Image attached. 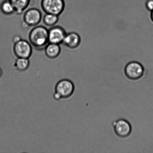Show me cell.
Here are the masks:
<instances>
[{
    "label": "cell",
    "mask_w": 153,
    "mask_h": 153,
    "mask_svg": "<svg viewBox=\"0 0 153 153\" xmlns=\"http://www.w3.org/2000/svg\"><path fill=\"white\" fill-rule=\"evenodd\" d=\"M41 5L46 13L59 16L63 12L65 4L64 0H42Z\"/></svg>",
    "instance_id": "obj_3"
},
{
    "label": "cell",
    "mask_w": 153,
    "mask_h": 153,
    "mask_svg": "<svg viewBox=\"0 0 153 153\" xmlns=\"http://www.w3.org/2000/svg\"><path fill=\"white\" fill-rule=\"evenodd\" d=\"M146 8L150 11L153 10V0H147L145 4Z\"/></svg>",
    "instance_id": "obj_15"
},
{
    "label": "cell",
    "mask_w": 153,
    "mask_h": 153,
    "mask_svg": "<svg viewBox=\"0 0 153 153\" xmlns=\"http://www.w3.org/2000/svg\"><path fill=\"white\" fill-rule=\"evenodd\" d=\"M16 14H22L29 6L30 0H9Z\"/></svg>",
    "instance_id": "obj_11"
},
{
    "label": "cell",
    "mask_w": 153,
    "mask_h": 153,
    "mask_svg": "<svg viewBox=\"0 0 153 153\" xmlns=\"http://www.w3.org/2000/svg\"><path fill=\"white\" fill-rule=\"evenodd\" d=\"M2 74L3 72L2 71V70H1V68H0V78H1V76H2Z\"/></svg>",
    "instance_id": "obj_18"
},
{
    "label": "cell",
    "mask_w": 153,
    "mask_h": 153,
    "mask_svg": "<svg viewBox=\"0 0 153 153\" xmlns=\"http://www.w3.org/2000/svg\"><path fill=\"white\" fill-rule=\"evenodd\" d=\"M28 39L34 48L42 50L49 43L48 30L41 25L36 26L30 31Z\"/></svg>",
    "instance_id": "obj_1"
},
{
    "label": "cell",
    "mask_w": 153,
    "mask_h": 153,
    "mask_svg": "<svg viewBox=\"0 0 153 153\" xmlns=\"http://www.w3.org/2000/svg\"><path fill=\"white\" fill-rule=\"evenodd\" d=\"M81 42V38L78 34L71 32L67 34L63 43L69 48L74 49L79 46Z\"/></svg>",
    "instance_id": "obj_9"
},
{
    "label": "cell",
    "mask_w": 153,
    "mask_h": 153,
    "mask_svg": "<svg viewBox=\"0 0 153 153\" xmlns=\"http://www.w3.org/2000/svg\"><path fill=\"white\" fill-rule=\"evenodd\" d=\"M59 17L56 15L46 13L43 18V22L46 26L52 27L57 23Z\"/></svg>",
    "instance_id": "obj_14"
},
{
    "label": "cell",
    "mask_w": 153,
    "mask_h": 153,
    "mask_svg": "<svg viewBox=\"0 0 153 153\" xmlns=\"http://www.w3.org/2000/svg\"><path fill=\"white\" fill-rule=\"evenodd\" d=\"M0 10L5 15H10L15 13L14 9L9 0H4L0 4Z\"/></svg>",
    "instance_id": "obj_13"
},
{
    "label": "cell",
    "mask_w": 153,
    "mask_h": 153,
    "mask_svg": "<svg viewBox=\"0 0 153 153\" xmlns=\"http://www.w3.org/2000/svg\"><path fill=\"white\" fill-rule=\"evenodd\" d=\"M30 62L29 59L25 58H17L15 61L14 67L19 71H25L29 68Z\"/></svg>",
    "instance_id": "obj_12"
},
{
    "label": "cell",
    "mask_w": 153,
    "mask_h": 153,
    "mask_svg": "<svg viewBox=\"0 0 153 153\" xmlns=\"http://www.w3.org/2000/svg\"><path fill=\"white\" fill-rule=\"evenodd\" d=\"M151 20H152V22H153V10L151 12Z\"/></svg>",
    "instance_id": "obj_17"
},
{
    "label": "cell",
    "mask_w": 153,
    "mask_h": 153,
    "mask_svg": "<svg viewBox=\"0 0 153 153\" xmlns=\"http://www.w3.org/2000/svg\"><path fill=\"white\" fill-rule=\"evenodd\" d=\"M115 134L122 138L128 137L131 132V124L126 120L120 119L112 123Z\"/></svg>",
    "instance_id": "obj_7"
},
{
    "label": "cell",
    "mask_w": 153,
    "mask_h": 153,
    "mask_svg": "<svg viewBox=\"0 0 153 153\" xmlns=\"http://www.w3.org/2000/svg\"><path fill=\"white\" fill-rule=\"evenodd\" d=\"M74 89V85L71 80L67 79H61L55 85L53 98L59 100L69 98L73 95Z\"/></svg>",
    "instance_id": "obj_2"
},
{
    "label": "cell",
    "mask_w": 153,
    "mask_h": 153,
    "mask_svg": "<svg viewBox=\"0 0 153 153\" xmlns=\"http://www.w3.org/2000/svg\"><path fill=\"white\" fill-rule=\"evenodd\" d=\"M22 39L21 38V37L20 36H19L18 35L15 36L14 37H13V42L14 43H16L17 42L20 41V40H22Z\"/></svg>",
    "instance_id": "obj_16"
},
{
    "label": "cell",
    "mask_w": 153,
    "mask_h": 153,
    "mask_svg": "<svg viewBox=\"0 0 153 153\" xmlns=\"http://www.w3.org/2000/svg\"><path fill=\"white\" fill-rule=\"evenodd\" d=\"M124 72L128 79L131 80H137L143 76L144 68L140 63L132 61L126 65Z\"/></svg>",
    "instance_id": "obj_5"
},
{
    "label": "cell",
    "mask_w": 153,
    "mask_h": 153,
    "mask_svg": "<svg viewBox=\"0 0 153 153\" xmlns=\"http://www.w3.org/2000/svg\"><path fill=\"white\" fill-rule=\"evenodd\" d=\"M42 18V14L40 10L35 8L28 9L24 13L22 25L24 28L35 26L41 22Z\"/></svg>",
    "instance_id": "obj_4"
},
{
    "label": "cell",
    "mask_w": 153,
    "mask_h": 153,
    "mask_svg": "<svg viewBox=\"0 0 153 153\" xmlns=\"http://www.w3.org/2000/svg\"><path fill=\"white\" fill-rule=\"evenodd\" d=\"M67 34L65 30L62 27H52L48 30L49 43L59 45L62 44Z\"/></svg>",
    "instance_id": "obj_8"
},
{
    "label": "cell",
    "mask_w": 153,
    "mask_h": 153,
    "mask_svg": "<svg viewBox=\"0 0 153 153\" xmlns=\"http://www.w3.org/2000/svg\"><path fill=\"white\" fill-rule=\"evenodd\" d=\"M61 49L59 45L49 43L45 48V54L48 58L53 59L60 54Z\"/></svg>",
    "instance_id": "obj_10"
},
{
    "label": "cell",
    "mask_w": 153,
    "mask_h": 153,
    "mask_svg": "<svg viewBox=\"0 0 153 153\" xmlns=\"http://www.w3.org/2000/svg\"><path fill=\"white\" fill-rule=\"evenodd\" d=\"M13 53L17 58H29L32 53V46L26 40L22 39L14 43Z\"/></svg>",
    "instance_id": "obj_6"
}]
</instances>
